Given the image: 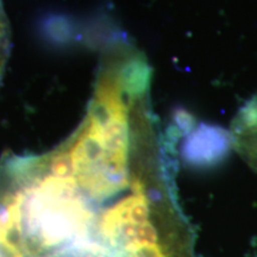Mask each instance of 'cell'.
<instances>
[{
    "instance_id": "6da1fadb",
    "label": "cell",
    "mask_w": 257,
    "mask_h": 257,
    "mask_svg": "<svg viewBox=\"0 0 257 257\" xmlns=\"http://www.w3.org/2000/svg\"><path fill=\"white\" fill-rule=\"evenodd\" d=\"M9 28L8 22H6L5 15L3 12V8L0 5V81H2L3 75H4L6 62L9 59Z\"/></svg>"
},
{
    "instance_id": "7a4b0ae2",
    "label": "cell",
    "mask_w": 257,
    "mask_h": 257,
    "mask_svg": "<svg viewBox=\"0 0 257 257\" xmlns=\"http://www.w3.org/2000/svg\"><path fill=\"white\" fill-rule=\"evenodd\" d=\"M0 257H9L8 253H6V251L4 249H3V246L0 245Z\"/></svg>"
}]
</instances>
